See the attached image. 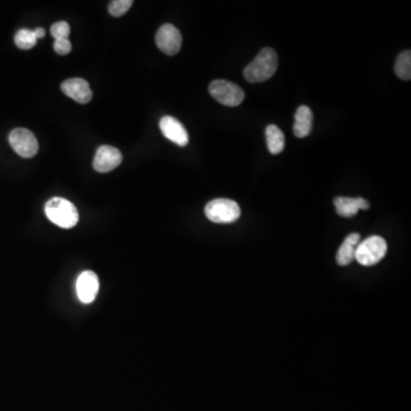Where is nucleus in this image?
Wrapping results in <instances>:
<instances>
[{"label": "nucleus", "instance_id": "nucleus-4", "mask_svg": "<svg viewBox=\"0 0 411 411\" xmlns=\"http://www.w3.org/2000/svg\"><path fill=\"white\" fill-rule=\"evenodd\" d=\"M205 214L209 221L217 224H230L236 222L241 215L240 207L236 201L230 199L212 200L205 207Z\"/></svg>", "mask_w": 411, "mask_h": 411}, {"label": "nucleus", "instance_id": "nucleus-7", "mask_svg": "<svg viewBox=\"0 0 411 411\" xmlns=\"http://www.w3.org/2000/svg\"><path fill=\"white\" fill-rule=\"evenodd\" d=\"M156 43L163 53L176 55L182 47V34L172 24H163L156 34Z\"/></svg>", "mask_w": 411, "mask_h": 411}, {"label": "nucleus", "instance_id": "nucleus-13", "mask_svg": "<svg viewBox=\"0 0 411 411\" xmlns=\"http://www.w3.org/2000/svg\"><path fill=\"white\" fill-rule=\"evenodd\" d=\"M313 126V112L306 106H299L295 113V123H294V134L299 139L308 137L311 133Z\"/></svg>", "mask_w": 411, "mask_h": 411}, {"label": "nucleus", "instance_id": "nucleus-9", "mask_svg": "<svg viewBox=\"0 0 411 411\" xmlns=\"http://www.w3.org/2000/svg\"><path fill=\"white\" fill-rule=\"evenodd\" d=\"M99 288H100L99 277L93 271H85L78 277L76 289L77 295H78L80 302L85 303V304H90L94 302L97 299Z\"/></svg>", "mask_w": 411, "mask_h": 411}, {"label": "nucleus", "instance_id": "nucleus-10", "mask_svg": "<svg viewBox=\"0 0 411 411\" xmlns=\"http://www.w3.org/2000/svg\"><path fill=\"white\" fill-rule=\"evenodd\" d=\"M61 90L67 97L79 104L90 103L93 97L90 83L83 78H70L61 85Z\"/></svg>", "mask_w": 411, "mask_h": 411}, {"label": "nucleus", "instance_id": "nucleus-2", "mask_svg": "<svg viewBox=\"0 0 411 411\" xmlns=\"http://www.w3.org/2000/svg\"><path fill=\"white\" fill-rule=\"evenodd\" d=\"M45 212L50 222L62 229H71L79 221L76 206L61 197H54L48 200L45 205Z\"/></svg>", "mask_w": 411, "mask_h": 411}, {"label": "nucleus", "instance_id": "nucleus-19", "mask_svg": "<svg viewBox=\"0 0 411 411\" xmlns=\"http://www.w3.org/2000/svg\"><path fill=\"white\" fill-rule=\"evenodd\" d=\"M50 34L55 38V40L68 39L70 34V26L64 21L57 22L50 28Z\"/></svg>", "mask_w": 411, "mask_h": 411}, {"label": "nucleus", "instance_id": "nucleus-5", "mask_svg": "<svg viewBox=\"0 0 411 411\" xmlns=\"http://www.w3.org/2000/svg\"><path fill=\"white\" fill-rule=\"evenodd\" d=\"M209 93L225 106H238L245 100V92L241 87L228 80H214L209 85Z\"/></svg>", "mask_w": 411, "mask_h": 411}, {"label": "nucleus", "instance_id": "nucleus-20", "mask_svg": "<svg viewBox=\"0 0 411 411\" xmlns=\"http://www.w3.org/2000/svg\"><path fill=\"white\" fill-rule=\"evenodd\" d=\"M71 48H72V45L70 43L69 39L55 40V43H54V50L59 55H68L71 52Z\"/></svg>", "mask_w": 411, "mask_h": 411}, {"label": "nucleus", "instance_id": "nucleus-15", "mask_svg": "<svg viewBox=\"0 0 411 411\" xmlns=\"http://www.w3.org/2000/svg\"><path fill=\"white\" fill-rule=\"evenodd\" d=\"M266 144L270 153L279 154L285 149V135L282 130L275 125H269L265 130Z\"/></svg>", "mask_w": 411, "mask_h": 411}, {"label": "nucleus", "instance_id": "nucleus-17", "mask_svg": "<svg viewBox=\"0 0 411 411\" xmlns=\"http://www.w3.org/2000/svg\"><path fill=\"white\" fill-rule=\"evenodd\" d=\"M14 39H15L17 46L20 50H31L38 41L36 36H34V31L29 30V29H21L20 31H17Z\"/></svg>", "mask_w": 411, "mask_h": 411}, {"label": "nucleus", "instance_id": "nucleus-6", "mask_svg": "<svg viewBox=\"0 0 411 411\" xmlns=\"http://www.w3.org/2000/svg\"><path fill=\"white\" fill-rule=\"evenodd\" d=\"M10 144L14 151L22 158H32L39 149V144L34 133L26 128H17L10 134Z\"/></svg>", "mask_w": 411, "mask_h": 411}, {"label": "nucleus", "instance_id": "nucleus-16", "mask_svg": "<svg viewBox=\"0 0 411 411\" xmlns=\"http://www.w3.org/2000/svg\"><path fill=\"white\" fill-rule=\"evenodd\" d=\"M395 74L402 80L411 79V53L410 50H405L399 55L395 61Z\"/></svg>", "mask_w": 411, "mask_h": 411}, {"label": "nucleus", "instance_id": "nucleus-14", "mask_svg": "<svg viewBox=\"0 0 411 411\" xmlns=\"http://www.w3.org/2000/svg\"><path fill=\"white\" fill-rule=\"evenodd\" d=\"M360 243V234L359 233H351L345 238L342 245L339 247L336 261L341 266H346L351 264L355 259V250Z\"/></svg>", "mask_w": 411, "mask_h": 411}, {"label": "nucleus", "instance_id": "nucleus-11", "mask_svg": "<svg viewBox=\"0 0 411 411\" xmlns=\"http://www.w3.org/2000/svg\"><path fill=\"white\" fill-rule=\"evenodd\" d=\"M159 127L163 137L172 143L179 146H186L189 144V134L186 132V127L174 117L165 116L161 118Z\"/></svg>", "mask_w": 411, "mask_h": 411}, {"label": "nucleus", "instance_id": "nucleus-21", "mask_svg": "<svg viewBox=\"0 0 411 411\" xmlns=\"http://www.w3.org/2000/svg\"><path fill=\"white\" fill-rule=\"evenodd\" d=\"M34 34L36 36L37 40L41 39L46 34V31H45L43 28H37L36 30H34Z\"/></svg>", "mask_w": 411, "mask_h": 411}, {"label": "nucleus", "instance_id": "nucleus-8", "mask_svg": "<svg viewBox=\"0 0 411 411\" xmlns=\"http://www.w3.org/2000/svg\"><path fill=\"white\" fill-rule=\"evenodd\" d=\"M123 163V154L114 146H102L94 157V170L99 172H109L116 170Z\"/></svg>", "mask_w": 411, "mask_h": 411}, {"label": "nucleus", "instance_id": "nucleus-18", "mask_svg": "<svg viewBox=\"0 0 411 411\" xmlns=\"http://www.w3.org/2000/svg\"><path fill=\"white\" fill-rule=\"evenodd\" d=\"M132 5V0H113L109 5V13L114 17H123L130 10Z\"/></svg>", "mask_w": 411, "mask_h": 411}, {"label": "nucleus", "instance_id": "nucleus-12", "mask_svg": "<svg viewBox=\"0 0 411 411\" xmlns=\"http://www.w3.org/2000/svg\"><path fill=\"white\" fill-rule=\"evenodd\" d=\"M336 212L342 217H353L359 210H367L370 207L368 201L363 198H346L337 197L334 200Z\"/></svg>", "mask_w": 411, "mask_h": 411}, {"label": "nucleus", "instance_id": "nucleus-1", "mask_svg": "<svg viewBox=\"0 0 411 411\" xmlns=\"http://www.w3.org/2000/svg\"><path fill=\"white\" fill-rule=\"evenodd\" d=\"M278 55L272 48H263L252 62L243 70V76L248 83H264L274 76L278 69Z\"/></svg>", "mask_w": 411, "mask_h": 411}, {"label": "nucleus", "instance_id": "nucleus-3", "mask_svg": "<svg viewBox=\"0 0 411 411\" xmlns=\"http://www.w3.org/2000/svg\"><path fill=\"white\" fill-rule=\"evenodd\" d=\"M388 252V243L384 238L372 236L359 243L355 250V259L363 266L375 265L384 259Z\"/></svg>", "mask_w": 411, "mask_h": 411}]
</instances>
